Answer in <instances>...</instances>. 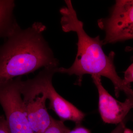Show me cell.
Here are the masks:
<instances>
[{"instance_id": "1", "label": "cell", "mask_w": 133, "mask_h": 133, "mask_svg": "<svg viewBox=\"0 0 133 133\" xmlns=\"http://www.w3.org/2000/svg\"><path fill=\"white\" fill-rule=\"evenodd\" d=\"M66 6L59 10L62 15L61 24L65 32L73 31L78 37L77 51L73 64L69 68L58 67L57 73L75 75L77 79L76 85H81L83 76L90 74L103 76L109 79L113 84L116 97L121 91L126 95L132 92L131 86L128 85L119 77L114 64L115 53L112 51L108 55L102 49L103 41L99 36H90L84 28L83 22L79 21L70 0H65Z\"/></svg>"}, {"instance_id": "2", "label": "cell", "mask_w": 133, "mask_h": 133, "mask_svg": "<svg viewBox=\"0 0 133 133\" xmlns=\"http://www.w3.org/2000/svg\"><path fill=\"white\" fill-rule=\"evenodd\" d=\"M46 27L36 22L28 28L20 26L0 44V82L59 64L43 33Z\"/></svg>"}, {"instance_id": "3", "label": "cell", "mask_w": 133, "mask_h": 133, "mask_svg": "<svg viewBox=\"0 0 133 133\" xmlns=\"http://www.w3.org/2000/svg\"><path fill=\"white\" fill-rule=\"evenodd\" d=\"M59 64L44 67L35 77L25 81L31 88L46 94L49 100V108L53 110L61 121H70L80 125L85 114L58 94L52 84L53 75L57 73Z\"/></svg>"}, {"instance_id": "4", "label": "cell", "mask_w": 133, "mask_h": 133, "mask_svg": "<svg viewBox=\"0 0 133 133\" xmlns=\"http://www.w3.org/2000/svg\"><path fill=\"white\" fill-rule=\"evenodd\" d=\"M22 76L0 82V104L9 133H34L26 114L20 82Z\"/></svg>"}, {"instance_id": "5", "label": "cell", "mask_w": 133, "mask_h": 133, "mask_svg": "<svg viewBox=\"0 0 133 133\" xmlns=\"http://www.w3.org/2000/svg\"><path fill=\"white\" fill-rule=\"evenodd\" d=\"M20 88L31 128L34 133H44L50 125L52 117L45 105L46 94L31 88L22 79Z\"/></svg>"}, {"instance_id": "6", "label": "cell", "mask_w": 133, "mask_h": 133, "mask_svg": "<svg viewBox=\"0 0 133 133\" xmlns=\"http://www.w3.org/2000/svg\"><path fill=\"white\" fill-rule=\"evenodd\" d=\"M93 81L97 89L99 94L98 108L103 121L109 124H119L133 108V101L127 98L124 102L115 99L104 88L101 77L92 75Z\"/></svg>"}, {"instance_id": "7", "label": "cell", "mask_w": 133, "mask_h": 133, "mask_svg": "<svg viewBox=\"0 0 133 133\" xmlns=\"http://www.w3.org/2000/svg\"><path fill=\"white\" fill-rule=\"evenodd\" d=\"M99 28L105 33L104 45L119 32L133 25V0H117L109 16L98 21Z\"/></svg>"}, {"instance_id": "8", "label": "cell", "mask_w": 133, "mask_h": 133, "mask_svg": "<svg viewBox=\"0 0 133 133\" xmlns=\"http://www.w3.org/2000/svg\"><path fill=\"white\" fill-rule=\"evenodd\" d=\"M15 4L13 0H0V39L7 37L19 26L14 11Z\"/></svg>"}, {"instance_id": "9", "label": "cell", "mask_w": 133, "mask_h": 133, "mask_svg": "<svg viewBox=\"0 0 133 133\" xmlns=\"http://www.w3.org/2000/svg\"><path fill=\"white\" fill-rule=\"evenodd\" d=\"M133 39V25L119 32L108 42V44Z\"/></svg>"}, {"instance_id": "10", "label": "cell", "mask_w": 133, "mask_h": 133, "mask_svg": "<svg viewBox=\"0 0 133 133\" xmlns=\"http://www.w3.org/2000/svg\"><path fill=\"white\" fill-rule=\"evenodd\" d=\"M70 130L63 122L55 119L52 117L50 125L44 133H68Z\"/></svg>"}, {"instance_id": "11", "label": "cell", "mask_w": 133, "mask_h": 133, "mask_svg": "<svg viewBox=\"0 0 133 133\" xmlns=\"http://www.w3.org/2000/svg\"><path fill=\"white\" fill-rule=\"evenodd\" d=\"M124 82L128 85H130L133 82V63L124 72Z\"/></svg>"}, {"instance_id": "12", "label": "cell", "mask_w": 133, "mask_h": 133, "mask_svg": "<svg viewBox=\"0 0 133 133\" xmlns=\"http://www.w3.org/2000/svg\"><path fill=\"white\" fill-rule=\"evenodd\" d=\"M0 133H9L4 115L0 116Z\"/></svg>"}, {"instance_id": "13", "label": "cell", "mask_w": 133, "mask_h": 133, "mask_svg": "<svg viewBox=\"0 0 133 133\" xmlns=\"http://www.w3.org/2000/svg\"><path fill=\"white\" fill-rule=\"evenodd\" d=\"M68 133H91L88 129L80 125H76V127L72 130H70Z\"/></svg>"}, {"instance_id": "14", "label": "cell", "mask_w": 133, "mask_h": 133, "mask_svg": "<svg viewBox=\"0 0 133 133\" xmlns=\"http://www.w3.org/2000/svg\"><path fill=\"white\" fill-rule=\"evenodd\" d=\"M125 128V125L124 121L122 122L120 124H118L116 127L111 133H123L124 129Z\"/></svg>"}, {"instance_id": "15", "label": "cell", "mask_w": 133, "mask_h": 133, "mask_svg": "<svg viewBox=\"0 0 133 133\" xmlns=\"http://www.w3.org/2000/svg\"><path fill=\"white\" fill-rule=\"evenodd\" d=\"M123 133H133V131L129 129L125 128Z\"/></svg>"}]
</instances>
